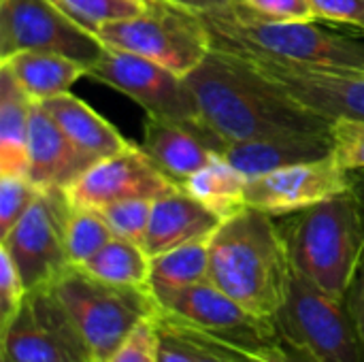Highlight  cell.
<instances>
[{"mask_svg":"<svg viewBox=\"0 0 364 362\" xmlns=\"http://www.w3.org/2000/svg\"><path fill=\"white\" fill-rule=\"evenodd\" d=\"M258 362H311L305 354H301V352H296L294 348H290V346H279L275 352H271L269 356H264L262 361Z\"/></svg>","mask_w":364,"mask_h":362,"instance_id":"cell-37","label":"cell"},{"mask_svg":"<svg viewBox=\"0 0 364 362\" xmlns=\"http://www.w3.org/2000/svg\"><path fill=\"white\" fill-rule=\"evenodd\" d=\"M346 303H348V309H350L352 318L356 320L364 339V254L360 267H358V273H356V277H354V282L346 294Z\"/></svg>","mask_w":364,"mask_h":362,"instance_id":"cell-35","label":"cell"},{"mask_svg":"<svg viewBox=\"0 0 364 362\" xmlns=\"http://www.w3.org/2000/svg\"><path fill=\"white\" fill-rule=\"evenodd\" d=\"M282 230L292 271L346 299L364 254V211L354 190L286 215Z\"/></svg>","mask_w":364,"mask_h":362,"instance_id":"cell-4","label":"cell"},{"mask_svg":"<svg viewBox=\"0 0 364 362\" xmlns=\"http://www.w3.org/2000/svg\"><path fill=\"white\" fill-rule=\"evenodd\" d=\"M352 190H354V194H356V198H358V203H360L364 211V171H354L352 173Z\"/></svg>","mask_w":364,"mask_h":362,"instance_id":"cell-39","label":"cell"},{"mask_svg":"<svg viewBox=\"0 0 364 362\" xmlns=\"http://www.w3.org/2000/svg\"><path fill=\"white\" fill-rule=\"evenodd\" d=\"M79 269L113 286L147 290L151 256L141 243L113 237L94 258H90Z\"/></svg>","mask_w":364,"mask_h":362,"instance_id":"cell-24","label":"cell"},{"mask_svg":"<svg viewBox=\"0 0 364 362\" xmlns=\"http://www.w3.org/2000/svg\"><path fill=\"white\" fill-rule=\"evenodd\" d=\"M211 47L230 55L260 58L286 66L360 70L364 73V38L337 32L318 21H267L239 2L203 13Z\"/></svg>","mask_w":364,"mask_h":362,"instance_id":"cell-3","label":"cell"},{"mask_svg":"<svg viewBox=\"0 0 364 362\" xmlns=\"http://www.w3.org/2000/svg\"><path fill=\"white\" fill-rule=\"evenodd\" d=\"M348 190H352V173L335 156H328L250 179L245 203L275 218H286Z\"/></svg>","mask_w":364,"mask_h":362,"instance_id":"cell-14","label":"cell"},{"mask_svg":"<svg viewBox=\"0 0 364 362\" xmlns=\"http://www.w3.org/2000/svg\"><path fill=\"white\" fill-rule=\"evenodd\" d=\"M107 362H160V329L156 318L141 320Z\"/></svg>","mask_w":364,"mask_h":362,"instance_id":"cell-29","label":"cell"},{"mask_svg":"<svg viewBox=\"0 0 364 362\" xmlns=\"http://www.w3.org/2000/svg\"><path fill=\"white\" fill-rule=\"evenodd\" d=\"M186 83L200 126L224 147L282 134H333V124L305 109L247 60L213 49Z\"/></svg>","mask_w":364,"mask_h":362,"instance_id":"cell-1","label":"cell"},{"mask_svg":"<svg viewBox=\"0 0 364 362\" xmlns=\"http://www.w3.org/2000/svg\"><path fill=\"white\" fill-rule=\"evenodd\" d=\"M28 297V288L4 247H0V331L11 324V320L21 309Z\"/></svg>","mask_w":364,"mask_h":362,"instance_id":"cell-32","label":"cell"},{"mask_svg":"<svg viewBox=\"0 0 364 362\" xmlns=\"http://www.w3.org/2000/svg\"><path fill=\"white\" fill-rule=\"evenodd\" d=\"M241 58V55H239ZM284 94L324 119L364 122V73L286 66L260 58H243Z\"/></svg>","mask_w":364,"mask_h":362,"instance_id":"cell-13","label":"cell"},{"mask_svg":"<svg viewBox=\"0 0 364 362\" xmlns=\"http://www.w3.org/2000/svg\"><path fill=\"white\" fill-rule=\"evenodd\" d=\"M141 147L151 162L181 188L196 171L224 151L222 143L209 132L160 117H147Z\"/></svg>","mask_w":364,"mask_h":362,"instance_id":"cell-15","label":"cell"},{"mask_svg":"<svg viewBox=\"0 0 364 362\" xmlns=\"http://www.w3.org/2000/svg\"><path fill=\"white\" fill-rule=\"evenodd\" d=\"M70 19L96 34L102 26L141 15L151 0H53Z\"/></svg>","mask_w":364,"mask_h":362,"instance_id":"cell-26","label":"cell"},{"mask_svg":"<svg viewBox=\"0 0 364 362\" xmlns=\"http://www.w3.org/2000/svg\"><path fill=\"white\" fill-rule=\"evenodd\" d=\"M273 320L282 341L311 362H364V339L346 299L320 290L296 273Z\"/></svg>","mask_w":364,"mask_h":362,"instance_id":"cell-7","label":"cell"},{"mask_svg":"<svg viewBox=\"0 0 364 362\" xmlns=\"http://www.w3.org/2000/svg\"><path fill=\"white\" fill-rule=\"evenodd\" d=\"M237 2L252 15L267 21H279V23L320 21L311 0H237Z\"/></svg>","mask_w":364,"mask_h":362,"instance_id":"cell-30","label":"cell"},{"mask_svg":"<svg viewBox=\"0 0 364 362\" xmlns=\"http://www.w3.org/2000/svg\"><path fill=\"white\" fill-rule=\"evenodd\" d=\"M41 192L26 175H0V239L23 218Z\"/></svg>","mask_w":364,"mask_h":362,"instance_id":"cell-28","label":"cell"},{"mask_svg":"<svg viewBox=\"0 0 364 362\" xmlns=\"http://www.w3.org/2000/svg\"><path fill=\"white\" fill-rule=\"evenodd\" d=\"M87 77L107 83L113 90L132 98L145 109L147 117L171 119L205 130L200 126L198 111L192 92L186 83V77L147 58L105 47L102 55L87 68Z\"/></svg>","mask_w":364,"mask_h":362,"instance_id":"cell-8","label":"cell"},{"mask_svg":"<svg viewBox=\"0 0 364 362\" xmlns=\"http://www.w3.org/2000/svg\"><path fill=\"white\" fill-rule=\"evenodd\" d=\"M333 149V134H282L228 143L222 156L247 179H254L284 166L328 158Z\"/></svg>","mask_w":364,"mask_h":362,"instance_id":"cell-18","label":"cell"},{"mask_svg":"<svg viewBox=\"0 0 364 362\" xmlns=\"http://www.w3.org/2000/svg\"><path fill=\"white\" fill-rule=\"evenodd\" d=\"M333 156L337 162L354 173L364 171V122L339 119L333 122Z\"/></svg>","mask_w":364,"mask_h":362,"instance_id":"cell-31","label":"cell"},{"mask_svg":"<svg viewBox=\"0 0 364 362\" xmlns=\"http://www.w3.org/2000/svg\"><path fill=\"white\" fill-rule=\"evenodd\" d=\"M247 181L250 179L224 156H215L183 183V190H188L194 198H198L222 220H226L247 207Z\"/></svg>","mask_w":364,"mask_h":362,"instance_id":"cell-22","label":"cell"},{"mask_svg":"<svg viewBox=\"0 0 364 362\" xmlns=\"http://www.w3.org/2000/svg\"><path fill=\"white\" fill-rule=\"evenodd\" d=\"M151 205L154 201H147V198H128V201L111 203L98 211L102 213V218L107 220L115 237L143 245V239L149 226Z\"/></svg>","mask_w":364,"mask_h":362,"instance_id":"cell-27","label":"cell"},{"mask_svg":"<svg viewBox=\"0 0 364 362\" xmlns=\"http://www.w3.org/2000/svg\"><path fill=\"white\" fill-rule=\"evenodd\" d=\"M183 9H190L194 13H211V11H220V9H228L232 6L237 0H171Z\"/></svg>","mask_w":364,"mask_h":362,"instance_id":"cell-36","label":"cell"},{"mask_svg":"<svg viewBox=\"0 0 364 362\" xmlns=\"http://www.w3.org/2000/svg\"><path fill=\"white\" fill-rule=\"evenodd\" d=\"M0 362H13V361H11V358H9V356H4V354H2V352H0Z\"/></svg>","mask_w":364,"mask_h":362,"instance_id":"cell-40","label":"cell"},{"mask_svg":"<svg viewBox=\"0 0 364 362\" xmlns=\"http://www.w3.org/2000/svg\"><path fill=\"white\" fill-rule=\"evenodd\" d=\"M23 49L62 53L90 68L105 45L53 0H0V60Z\"/></svg>","mask_w":364,"mask_h":362,"instance_id":"cell-10","label":"cell"},{"mask_svg":"<svg viewBox=\"0 0 364 362\" xmlns=\"http://www.w3.org/2000/svg\"><path fill=\"white\" fill-rule=\"evenodd\" d=\"M0 352L13 362H94L49 288L28 292L17 316L0 331Z\"/></svg>","mask_w":364,"mask_h":362,"instance_id":"cell-11","label":"cell"},{"mask_svg":"<svg viewBox=\"0 0 364 362\" xmlns=\"http://www.w3.org/2000/svg\"><path fill=\"white\" fill-rule=\"evenodd\" d=\"M160 329V362H192V352H190V346L177 337L175 333Z\"/></svg>","mask_w":364,"mask_h":362,"instance_id":"cell-34","label":"cell"},{"mask_svg":"<svg viewBox=\"0 0 364 362\" xmlns=\"http://www.w3.org/2000/svg\"><path fill=\"white\" fill-rule=\"evenodd\" d=\"M64 237H66V254L70 267H83L115 235L98 209L77 207L70 203Z\"/></svg>","mask_w":364,"mask_h":362,"instance_id":"cell-25","label":"cell"},{"mask_svg":"<svg viewBox=\"0 0 364 362\" xmlns=\"http://www.w3.org/2000/svg\"><path fill=\"white\" fill-rule=\"evenodd\" d=\"M164 329V326H162ZM168 331V329H166ZM179 337V335H177ZM183 339V337H181ZM186 341V339H183ZM188 346H190V352H192V362H228L224 361V358H220V356H215V354H211V352H207V350H203V348H198V346H194V344H190V341H186Z\"/></svg>","mask_w":364,"mask_h":362,"instance_id":"cell-38","label":"cell"},{"mask_svg":"<svg viewBox=\"0 0 364 362\" xmlns=\"http://www.w3.org/2000/svg\"><path fill=\"white\" fill-rule=\"evenodd\" d=\"M70 201L64 190H43L23 218L0 239L28 292L49 288L68 267L66 218Z\"/></svg>","mask_w":364,"mask_h":362,"instance_id":"cell-9","label":"cell"},{"mask_svg":"<svg viewBox=\"0 0 364 362\" xmlns=\"http://www.w3.org/2000/svg\"><path fill=\"white\" fill-rule=\"evenodd\" d=\"M222 222L213 209L181 188L154 201L143 247L149 256H158L186 243L205 241L213 237Z\"/></svg>","mask_w":364,"mask_h":362,"instance_id":"cell-17","label":"cell"},{"mask_svg":"<svg viewBox=\"0 0 364 362\" xmlns=\"http://www.w3.org/2000/svg\"><path fill=\"white\" fill-rule=\"evenodd\" d=\"M49 290L70 318L94 362H107L136 324L156 314L145 288L107 284L79 267H68Z\"/></svg>","mask_w":364,"mask_h":362,"instance_id":"cell-5","label":"cell"},{"mask_svg":"<svg viewBox=\"0 0 364 362\" xmlns=\"http://www.w3.org/2000/svg\"><path fill=\"white\" fill-rule=\"evenodd\" d=\"M96 36L109 49L136 53L181 77L213 51L203 15L171 0H151L141 15L107 23Z\"/></svg>","mask_w":364,"mask_h":362,"instance_id":"cell-6","label":"cell"},{"mask_svg":"<svg viewBox=\"0 0 364 362\" xmlns=\"http://www.w3.org/2000/svg\"><path fill=\"white\" fill-rule=\"evenodd\" d=\"M34 100L0 66V175L28 177V130Z\"/></svg>","mask_w":364,"mask_h":362,"instance_id":"cell-21","label":"cell"},{"mask_svg":"<svg viewBox=\"0 0 364 362\" xmlns=\"http://www.w3.org/2000/svg\"><path fill=\"white\" fill-rule=\"evenodd\" d=\"M0 66L13 75L19 87L34 102L66 94L77 79H81L83 75L87 77L85 64L53 51H15L0 60Z\"/></svg>","mask_w":364,"mask_h":362,"instance_id":"cell-20","label":"cell"},{"mask_svg":"<svg viewBox=\"0 0 364 362\" xmlns=\"http://www.w3.org/2000/svg\"><path fill=\"white\" fill-rule=\"evenodd\" d=\"M87 166H92L73 145L53 115L41 105H32L28 130V179L38 190H64Z\"/></svg>","mask_w":364,"mask_h":362,"instance_id":"cell-16","label":"cell"},{"mask_svg":"<svg viewBox=\"0 0 364 362\" xmlns=\"http://www.w3.org/2000/svg\"><path fill=\"white\" fill-rule=\"evenodd\" d=\"M209 280V239L186 243L181 247L151 256L147 290L162 297Z\"/></svg>","mask_w":364,"mask_h":362,"instance_id":"cell-23","label":"cell"},{"mask_svg":"<svg viewBox=\"0 0 364 362\" xmlns=\"http://www.w3.org/2000/svg\"><path fill=\"white\" fill-rule=\"evenodd\" d=\"M175 190H181V186L166 177L136 143L94 162L64 188L73 205L90 209H102L128 198L156 201Z\"/></svg>","mask_w":364,"mask_h":362,"instance_id":"cell-12","label":"cell"},{"mask_svg":"<svg viewBox=\"0 0 364 362\" xmlns=\"http://www.w3.org/2000/svg\"><path fill=\"white\" fill-rule=\"evenodd\" d=\"M41 105L53 115V119L90 164L119 154L132 145V141H128L111 122H107L85 100L70 92L43 100Z\"/></svg>","mask_w":364,"mask_h":362,"instance_id":"cell-19","label":"cell"},{"mask_svg":"<svg viewBox=\"0 0 364 362\" xmlns=\"http://www.w3.org/2000/svg\"><path fill=\"white\" fill-rule=\"evenodd\" d=\"M292 273L282 224L271 213L245 207L209 239V282L254 316H277Z\"/></svg>","mask_w":364,"mask_h":362,"instance_id":"cell-2","label":"cell"},{"mask_svg":"<svg viewBox=\"0 0 364 362\" xmlns=\"http://www.w3.org/2000/svg\"><path fill=\"white\" fill-rule=\"evenodd\" d=\"M320 21L350 26L364 32V0H311Z\"/></svg>","mask_w":364,"mask_h":362,"instance_id":"cell-33","label":"cell"}]
</instances>
